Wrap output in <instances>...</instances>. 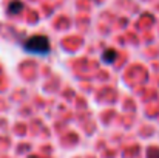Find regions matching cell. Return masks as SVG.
I'll list each match as a JSON object with an SVG mask.
<instances>
[{"mask_svg": "<svg viewBox=\"0 0 159 158\" xmlns=\"http://www.w3.org/2000/svg\"><path fill=\"white\" fill-rule=\"evenodd\" d=\"M23 51L33 56H48L51 51L50 41L47 36H42V34L31 36L23 42Z\"/></svg>", "mask_w": 159, "mask_h": 158, "instance_id": "1", "label": "cell"}, {"mask_svg": "<svg viewBox=\"0 0 159 158\" xmlns=\"http://www.w3.org/2000/svg\"><path fill=\"white\" fill-rule=\"evenodd\" d=\"M22 9H23V3L19 2V0H12V2L8 5V14H11V16L22 12Z\"/></svg>", "mask_w": 159, "mask_h": 158, "instance_id": "2", "label": "cell"}, {"mask_svg": "<svg viewBox=\"0 0 159 158\" xmlns=\"http://www.w3.org/2000/svg\"><path fill=\"white\" fill-rule=\"evenodd\" d=\"M116 59H117V51L116 50H105L104 54H102V60L105 64H113V62H116Z\"/></svg>", "mask_w": 159, "mask_h": 158, "instance_id": "3", "label": "cell"}]
</instances>
